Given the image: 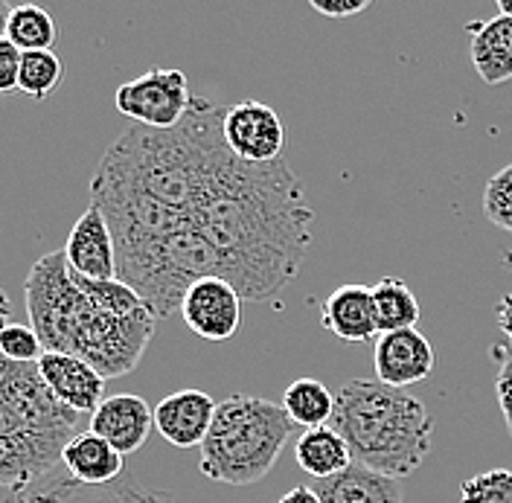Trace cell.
<instances>
[{
	"label": "cell",
	"mask_w": 512,
	"mask_h": 503,
	"mask_svg": "<svg viewBox=\"0 0 512 503\" xmlns=\"http://www.w3.org/2000/svg\"><path fill=\"white\" fill-rule=\"evenodd\" d=\"M114 105L134 126L169 131L190 114L195 94L190 91V79L184 70L152 67L143 76L120 85Z\"/></svg>",
	"instance_id": "52a82bcc"
},
{
	"label": "cell",
	"mask_w": 512,
	"mask_h": 503,
	"mask_svg": "<svg viewBox=\"0 0 512 503\" xmlns=\"http://www.w3.org/2000/svg\"><path fill=\"white\" fill-rule=\"evenodd\" d=\"M224 143L227 149L251 166L280 163L286 155L288 131L283 117L256 99H242L224 114Z\"/></svg>",
	"instance_id": "ba28073f"
},
{
	"label": "cell",
	"mask_w": 512,
	"mask_h": 503,
	"mask_svg": "<svg viewBox=\"0 0 512 503\" xmlns=\"http://www.w3.org/2000/svg\"><path fill=\"white\" fill-rule=\"evenodd\" d=\"M12 12H15V6L9 0H0V38H6V27H9Z\"/></svg>",
	"instance_id": "836d02e7"
},
{
	"label": "cell",
	"mask_w": 512,
	"mask_h": 503,
	"mask_svg": "<svg viewBox=\"0 0 512 503\" xmlns=\"http://www.w3.org/2000/svg\"><path fill=\"white\" fill-rule=\"evenodd\" d=\"M6 503H175L169 495L123 477L111 486H82L73 477H56L47 486L12 492Z\"/></svg>",
	"instance_id": "5bb4252c"
},
{
	"label": "cell",
	"mask_w": 512,
	"mask_h": 503,
	"mask_svg": "<svg viewBox=\"0 0 512 503\" xmlns=\"http://www.w3.org/2000/svg\"><path fill=\"white\" fill-rule=\"evenodd\" d=\"M152 428H155V410L146 405L143 396L134 393L105 396V402L88 419V431L114 445L123 457L140 451L149 440Z\"/></svg>",
	"instance_id": "7c38bea8"
},
{
	"label": "cell",
	"mask_w": 512,
	"mask_h": 503,
	"mask_svg": "<svg viewBox=\"0 0 512 503\" xmlns=\"http://www.w3.org/2000/svg\"><path fill=\"white\" fill-rule=\"evenodd\" d=\"M312 489L323 503H405L402 483L352 463L350 469L332 480H315Z\"/></svg>",
	"instance_id": "d6986e66"
},
{
	"label": "cell",
	"mask_w": 512,
	"mask_h": 503,
	"mask_svg": "<svg viewBox=\"0 0 512 503\" xmlns=\"http://www.w3.org/2000/svg\"><path fill=\"white\" fill-rule=\"evenodd\" d=\"M0 355L15 364H38V358L44 355V344L30 323H9L0 332Z\"/></svg>",
	"instance_id": "4316f807"
},
{
	"label": "cell",
	"mask_w": 512,
	"mask_h": 503,
	"mask_svg": "<svg viewBox=\"0 0 512 503\" xmlns=\"http://www.w3.org/2000/svg\"><path fill=\"white\" fill-rule=\"evenodd\" d=\"M350 445L352 460L402 480L414 474L434 445V419L408 390L376 378H352L335 393L329 422Z\"/></svg>",
	"instance_id": "277c9868"
},
{
	"label": "cell",
	"mask_w": 512,
	"mask_h": 503,
	"mask_svg": "<svg viewBox=\"0 0 512 503\" xmlns=\"http://www.w3.org/2000/svg\"><path fill=\"white\" fill-rule=\"evenodd\" d=\"M9 323H12V303H9L6 291L0 288V332H3Z\"/></svg>",
	"instance_id": "d6a6232c"
},
{
	"label": "cell",
	"mask_w": 512,
	"mask_h": 503,
	"mask_svg": "<svg viewBox=\"0 0 512 503\" xmlns=\"http://www.w3.org/2000/svg\"><path fill=\"white\" fill-rule=\"evenodd\" d=\"M373 303H376V320L379 332H399V329H416L419 323V300L411 285L399 277H382L373 285Z\"/></svg>",
	"instance_id": "7402d4cb"
},
{
	"label": "cell",
	"mask_w": 512,
	"mask_h": 503,
	"mask_svg": "<svg viewBox=\"0 0 512 503\" xmlns=\"http://www.w3.org/2000/svg\"><path fill=\"white\" fill-rule=\"evenodd\" d=\"M62 59L53 50H38V53H24L21 56V79L18 91L30 99H50L53 91L62 82Z\"/></svg>",
	"instance_id": "cb8c5ba5"
},
{
	"label": "cell",
	"mask_w": 512,
	"mask_h": 503,
	"mask_svg": "<svg viewBox=\"0 0 512 503\" xmlns=\"http://www.w3.org/2000/svg\"><path fill=\"white\" fill-rule=\"evenodd\" d=\"M294 460H297V466L303 472L312 474L315 480H332V477L347 472L355 463L347 440L332 425L303 431L294 442Z\"/></svg>",
	"instance_id": "ffe728a7"
},
{
	"label": "cell",
	"mask_w": 512,
	"mask_h": 503,
	"mask_svg": "<svg viewBox=\"0 0 512 503\" xmlns=\"http://www.w3.org/2000/svg\"><path fill=\"white\" fill-rule=\"evenodd\" d=\"M283 410L288 413V419L306 431L312 428H323L332 422L335 416V393L318 381V378H297L291 381L283 393Z\"/></svg>",
	"instance_id": "44dd1931"
},
{
	"label": "cell",
	"mask_w": 512,
	"mask_h": 503,
	"mask_svg": "<svg viewBox=\"0 0 512 503\" xmlns=\"http://www.w3.org/2000/svg\"><path fill=\"white\" fill-rule=\"evenodd\" d=\"M315 210L286 160L251 166L210 201L195 227L222 256V280L245 300H271L297 280L312 248Z\"/></svg>",
	"instance_id": "6da1fadb"
},
{
	"label": "cell",
	"mask_w": 512,
	"mask_h": 503,
	"mask_svg": "<svg viewBox=\"0 0 512 503\" xmlns=\"http://www.w3.org/2000/svg\"><path fill=\"white\" fill-rule=\"evenodd\" d=\"M56 21L47 9L41 6H15L9 27H6V38L21 50V53H38V50H53L56 44Z\"/></svg>",
	"instance_id": "603a6c76"
},
{
	"label": "cell",
	"mask_w": 512,
	"mask_h": 503,
	"mask_svg": "<svg viewBox=\"0 0 512 503\" xmlns=\"http://www.w3.org/2000/svg\"><path fill=\"white\" fill-rule=\"evenodd\" d=\"M376 381L405 390L411 384L428 381L434 373V346L419 329L384 332L373 349Z\"/></svg>",
	"instance_id": "30bf717a"
},
{
	"label": "cell",
	"mask_w": 512,
	"mask_h": 503,
	"mask_svg": "<svg viewBox=\"0 0 512 503\" xmlns=\"http://www.w3.org/2000/svg\"><path fill=\"white\" fill-rule=\"evenodd\" d=\"M38 373L64 408L82 416H91L105 402V378L76 355L44 352L38 358Z\"/></svg>",
	"instance_id": "9a60e30c"
},
{
	"label": "cell",
	"mask_w": 512,
	"mask_h": 503,
	"mask_svg": "<svg viewBox=\"0 0 512 503\" xmlns=\"http://www.w3.org/2000/svg\"><path fill=\"white\" fill-rule=\"evenodd\" d=\"M498 15H507V18H512V0H498Z\"/></svg>",
	"instance_id": "e575fe53"
},
{
	"label": "cell",
	"mask_w": 512,
	"mask_h": 503,
	"mask_svg": "<svg viewBox=\"0 0 512 503\" xmlns=\"http://www.w3.org/2000/svg\"><path fill=\"white\" fill-rule=\"evenodd\" d=\"M24 297L44 352L76 355L105 381L134 373L155 338L158 317L134 288L79 277L64 251L44 253L32 265Z\"/></svg>",
	"instance_id": "7a4b0ae2"
},
{
	"label": "cell",
	"mask_w": 512,
	"mask_h": 503,
	"mask_svg": "<svg viewBox=\"0 0 512 503\" xmlns=\"http://www.w3.org/2000/svg\"><path fill=\"white\" fill-rule=\"evenodd\" d=\"M469 56L486 85H504L512 79V18L492 15L469 21Z\"/></svg>",
	"instance_id": "e0dca14e"
},
{
	"label": "cell",
	"mask_w": 512,
	"mask_h": 503,
	"mask_svg": "<svg viewBox=\"0 0 512 503\" xmlns=\"http://www.w3.org/2000/svg\"><path fill=\"white\" fill-rule=\"evenodd\" d=\"M21 56H24V53H21L9 38H0V96H9L18 91Z\"/></svg>",
	"instance_id": "f1b7e54d"
},
{
	"label": "cell",
	"mask_w": 512,
	"mask_h": 503,
	"mask_svg": "<svg viewBox=\"0 0 512 503\" xmlns=\"http://www.w3.org/2000/svg\"><path fill=\"white\" fill-rule=\"evenodd\" d=\"M85 416L50 393L38 364H9L0 381V489H30L62 463Z\"/></svg>",
	"instance_id": "5b68a950"
},
{
	"label": "cell",
	"mask_w": 512,
	"mask_h": 503,
	"mask_svg": "<svg viewBox=\"0 0 512 503\" xmlns=\"http://www.w3.org/2000/svg\"><path fill=\"white\" fill-rule=\"evenodd\" d=\"M495 320H498V329L507 335V341H510L512 346V291L501 297V303H498V309H495Z\"/></svg>",
	"instance_id": "4dcf8cb0"
},
{
	"label": "cell",
	"mask_w": 512,
	"mask_h": 503,
	"mask_svg": "<svg viewBox=\"0 0 512 503\" xmlns=\"http://www.w3.org/2000/svg\"><path fill=\"white\" fill-rule=\"evenodd\" d=\"M64 259L70 271H76L85 280H120L117 277V245L111 236V227L96 204H88V210L70 227Z\"/></svg>",
	"instance_id": "8fae6325"
},
{
	"label": "cell",
	"mask_w": 512,
	"mask_h": 503,
	"mask_svg": "<svg viewBox=\"0 0 512 503\" xmlns=\"http://www.w3.org/2000/svg\"><path fill=\"white\" fill-rule=\"evenodd\" d=\"M323 329L347 344H364L379 335L373 288L361 283H347L335 288L320 309Z\"/></svg>",
	"instance_id": "2e32d148"
},
{
	"label": "cell",
	"mask_w": 512,
	"mask_h": 503,
	"mask_svg": "<svg viewBox=\"0 0 512 503\" xmlns=\"http://www.w3.org/2000/svg\"><path fill=\"white\" fill-rule=\"evenodd\" d=\"M460 503H512V469H489L463 480Z\"/></svg>",
	"instance_id": "d4e9b609"
},
{
	"label": "cell",
	"mask_w": 512,
	"mask_h": 503,
	"mask_svg": "<svg viewBox=\"0 0 512 503\" xmlns=\"http://www.w3.org/2000/svg\"><path fill=\"white\" fill-rule=\"evenodd\" d=\"M242 306L245 297L222 280V277H204L190 285L181 303V317L187 329L204 341H230L242 332Z\"/></svg>",
	"instance_id": "9c48e42d"
},
{
	"label": "cell",
	"mask_w": 512,
	"mask_h": 503,
	"mask_svg": "<svg viewBox=\"0 0 512 503\" xmlns=\"http://www.w3.org/2000/svg\"><path fill=\"white\" fill-rule=\"evenodd\" d=\"M489 355L498 364V370H495V396H498V408L504 413V422H507V431L512 437V346L492 344Z\"/></svg>",
	"instance_id": "83f0119b"
},
{
	"label": "cell",
	"mask_w": 512,
	"mask_h": 503,
	"mask_svg": "<svg viewBox=\"0 0 512 503\" xmlns=\"http://www.w3.org/2000/svg\"><path fill=\"white\" fill-rule=\"evenodd\" d=\"M224 114L227 108L195 96L190 114L169 131L128 126L102 155L94 178L158 201L190 227L248 169L224 143Z\"/></svg>",
	"instance_id": "3957f363"
},
{
	"label": "cell",
	"mask_w": 512,
	"mask_h": 503,
	"mask_svg": "<svg viewBox=\"0 0 512 503\" xmlns=\"http://www.w3.org/2000/svg\"><path fill=\"white\" fill-rule=\"evenodd\" d=\"M501 265H504L507 271H512V248H507V251H501Z\"/></svg>",
	"instance_id": "d590c367"
},
{
	"label": "cell",
	"mask_w": 512,
	"mask_h": 503,
	"mask_svg": "<svg viewBox=\"0 0 512 503\" xmlns=\"http://www.w3.org/2000/svg\"><path fill=\"white\" fill-rule=\"evenodd\" d=\"M277 503H323V501H320L318 492H315L312 486H294V489H288L286 495H283Z\"/></svg>",
	"instance_id": "1f68e13d"
},
{
	"label": "cell",
	"mask_w": 512,
	"mask_h": 503,
	"mask_svg": "<svg viewBox=\"0 0 512 503\" xmlns=\"http://www.w3.org/2000/svg\"><path fill=\"white\" fill-rule=\"evenodd\" d=\"M62 466L67 477L82 486H111L126 477V457L94 431H82L76 440L67 442Z\"/></svg>",
	"instance_id": "ac0fdd59"
},
{
	"label": "cell",
	"mask_w": 512,
	"mask_h": 503,
	"mask_svg": "<svg viewBox=\"0 0 512 503\" xmlns=\"http://www.w3.org/2000/svg\"><path fill=\"white\" fill-rule=\"evenodd\" d=\"M312 9L320 12V15H326V18H355V15L370 9V0H347V3H341V0H332V3L312 0Z\"/></svg>",
	"instance_id": "f546056e"
},
{
	"label": "cell",
	"mask_w": 512,
	"mask_h": 503,
	"mask_svg": "<svg viewBox=\"0 0 512 503\" xmlns=\"http://www.w3.org/2000/svg\"><path fill=\"white\" fill-rule=\"evenodd\" d=\"M297 425L283 405L262 396L230 393L219 402L213 428L201 445L198 469L207 480L251 486L277 466Z\"/></svg>",
	"instance_id": "8992f818"
},
{
	"label": "cell",
	"mask_w": 512,
	"mask_h": 503,
	"mask_svg": "<svg viewBox=\"0 0 512 503\" xmlns=\"http://www.w3.org/2000/svg\"><path fill=\"white\" fill-rule=\"evenodd\" d=\"M216 408L219 402H213V396L204 390H178L158 402L155 428L175 448H201L213 428Z\"/></svg>",
	"instance_id": "4fadbf2b"
},
{
	"label": "cell",
	"mask_w": 512,
	"mask_h": 503,
	"mask_svg": "<svg viewBox=\"0 0 512 503\" xmlns=\"http://www.w3.org/2000/svg\"><path fill=\"white\" fill-rule=\"evenodd\" d=\"M483 216L489 224L512 233V163L495 172L483 189Z\"/></svg>",
	"instance_id": "484cf974"
}]
</instances>
